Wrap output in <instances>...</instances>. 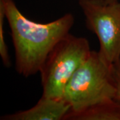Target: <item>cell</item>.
Returning <instances> with one entry per match:
<instances>
[{"label": "cell", "instance_id": "6da1fadb", "mask_svg": "<svg viewBox=\"0 0 120 120\" xmlns=\"http://www.w3.org/2000/svg\"><path fill=\"white\" fill-rule=\"evenodd\" d=\"M0 7L11 30L17 73L24 77L39 73L49 52L72 28L73 15L39 23L23 15L13 0H0Z\"/></svg>", "mask_w": 120, "mask_h": 120}, {"label": "cell", "instance_id": "277c9868", "mask_svg": "<svg viewBox=\"0 0 120 120\" xmlns=\"http://www.w3.org/2000/svg\"><path fill=\"white\" fill-rule=\"evenodd\" d=\"M87 29L97 35L101 58L111 66L120 60V2L78 0Z\"/></svg>", "mask_w": 120, "mask_h": 120}, {"label": "cell", "instance_id": "9c48e42d", "mask_svg": "<svg viewBox=\"0 0 120 120\" xmlns=\"http://www.w3.org/2000/svg\"><path fill=\"white\" fill-rule=\"evenodd\" d=\"M107 1H109V2H111V1H117V0H106Z\"/></svg>", "mask_w": 120, "mask_h": 120}, {"label": "cell", "instance_id": "ba28073f", "mask_svg": "<svg viewBox=\"0 0 120 120\" xmlns=\"http://www.w3.org/2000/svg\"><path fill=\"white\" fill-rule=\"evenodd\" d=\"M111 73L116 90L114 99L120 102V60L111 65Z\"/></svg>", "mask_w": 120, "mask_h": 120}, {"label": "cell", "instance_id": "7a4b0ae2", "mask_svg": "<svg viewBox=\"0 0 120 120\" xmlns=\"http://www.w3.org/2000/svg\"><path fill=\"white\" fill-rule=\"evenodd\" d=\"M115 92L111 66L103 61L98 52L91 51L70 79L62 98L71 105V109L79 110L114 99Z\"/></svg>", "mask_w": 120, "mask_h": 120}, {"label": "cell", "instance_id": "8992f818", "mask_svg": "<svg viewBox=\"0 0 120 120\" xmlns=\"http://www.w3.org/2000/svg\"><path fill=\"white\" fill-rule=\"evenodd\" d=\"M64 120H120V102L109 99L79 110L70 109Z\"/></svg>", "mask_w": 120, "mask_h": 120}, {"label": "cell", "instance_id": "52a82bcc", "mask_svg": "<svg viewBox=\"0 0 120 120\" xmlns=\"http://www.w3.org/2000/svg\"><path fill=\"white\" fill-rule=\"evenodd\" d=\"M4 19H5L4 11L0 7V56L4 65L8 68L11 65V59L9 54L8 48L5 40L4 30Z\"/></svg>", "mask_w": 120, "mask_h": 120}, {"label": "cell", "instance_id": "5b68a950", "mask_svg": "<svg viewBox=\"0 0 120 120\" xmlns=\"http://www.w3.org/2000/svg\"><path fill=\"white\" fill-rule=\"evenodd\" d=\"M71 105L63 98L42 95L34 107L1 117V120H64Z\"/></svg>", "mask_w": 120, "mask_h": 120}, {"label": "cell", "instance_id": "3957f363", "mask_svg": "<svg viewBox=\"0 0 120 120\" xmlns=\"http://www.w3.org/2000/svg\"><path fill=\"white\" fill-rule=\"evenodd\" d=\"M88 40L83 37L66 35L48 54L39 73L43 95L62 98L65 88L82 64L89 57Z\"/></svg>", "mask_w": 120, "mask_h": 120}]
</instances>
